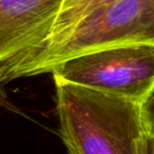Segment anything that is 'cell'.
<instances>
[{
	"mask_svg": "<svg viewBox=\"0 0 154 154\" xmlns=\"http://www.w3.org/2000/svg\"><path fill=\"white\" fill-rule=\"evenodd\" d=\"M60 138L69 154H137L147 133L140 103L54 82Z\"/></svg>",
	"mask_w": 154,
	"mask_h": 154,
	"instance_id": "cell-1",
	"label": "cell"
},
{
	"mask_svg": "<svg viewBox=\"0 0 154 154\" xmlns=\"http://www.w3.org/2000/svg\"><path fill=\"white\" fill-rule=\"evenodd\" d=\"M49 73L54 82L94 89L143 106L154 89V45L101 48L62 60Z\"/></svg>",
	"mask_w": 154,
	"mask_h": 154,
	"instance_id": "cell-2",
	"label": "cell"
},
{
	"mask_svg": "<svg viewBox=\"0 0 154 154\" xmlns=\"http://www.w3.org/2000/svg\"><path fill=\"white\" fill-rule=\"evenodd\" d=\"M131 43L154 45V0H117L95 12L31 63L22 77L49 73L56 63L79 54Z\"/></svg>",
	"mask_w": 154,
	"mask_h": 154,
	"instance_id": "cell-3",
	"label": "cell"
},
{
	"mask_svg": "<svg viewBox=\"0 0 154 154\" xmlns=\"http://www.w3.org/2000/svg\"><path fill=\"white\" fill-rule=\"evenodd\" d=\"M64 0H0V82L21 74L49 45Z\"/></svg>",
	"mask_w": 154,
	"mask_h": 154,
	"instance_id": "cell-4",
	"label": "cell"
},
{
	"mask_svg": "<svg viewBox=\"0 0 154 154\" xmlns=\"http://www.w3.org/2000/svg\"><path fill=\"white\" fill-rule=\"evenodd\" d=\"M115 1L117 0H64L62 9L57 18L55 26H54L53 34H52L49 45L37 58L40 57L47 51L60 45L70 35V33L87 17L94 14L95 12L112 5Z\"/></svg>",
	"mask_w": 154,
	"mask_h": 154,
	"instance_id": "cell-5",
	"label": "cell"
},
{
	"mask_svg": "<svg viewBox=\"0 0 154 154\" xmlns=\"http://www.w3.org/2000/svg\"><path fill=\"white\" fill-rule=\"evenodd\" d=\"M143 108V116L145 120L147 132L150 134H154V89L146 101L141 106Z\"/></svg>",
	"mask_w": 154,
	"mask_h": 154,
	"instance_id": "cell-6",
	"label": "cell"
},
{
	"mask_svg": "<svg viewBox=\"0 0 154 154\" xmlns=\"http://www.w3.org/2000/svg\"><path fill=\"white\" fill-rule=\"evenodd\" d=\"M137 154H154V137L150 133H146L138 143Z\"/></svg>",
	"mask_w": 154,
	"mask_h": 154,
	"instance_id": "cell-7",
	"label": "cell"
},
{
	"mask_svg": "<svg viewBox=\"0 0 154 154\" xmlns=\"http://www.w3.org/2000/svg\"><path fill=\"white\" fill-rule=\"evenodd\" d=\"M151 135H152V134H151ZM153 137H154V134H153Z\"/></svg>",
	"mask_w": 154,
	"mask_h": 154,
	"instance_id": "cell-8",
	"label": "cell"
}]
</instances>
